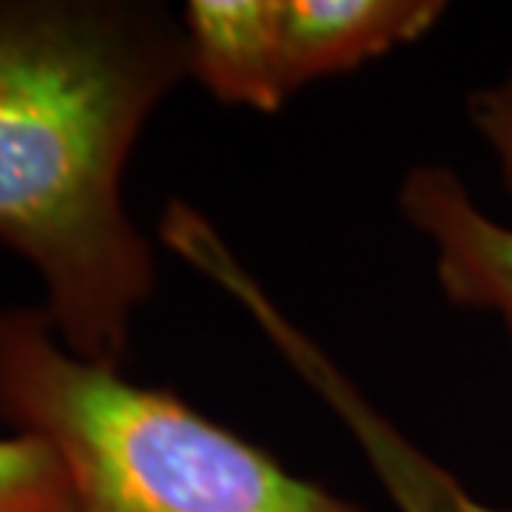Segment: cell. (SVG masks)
<instances>
[{
  "mask_svg": "<svg viewBox=\"0 0 512 512\" xmlns=\"http://www.w3.org/2000/svg\"><path fill=\"white\" fill-rule=\"evenodd\" d=\"M188 80L154 0H0V245L43 285L63 345L123 367L157 259L123 197L143 128Z\"/></svg>",
  "mask_w": 512,
  "mask_h": 512,
  "instance_id": "obj_1",
  "label": "cell"
},
{
  "mask_svg": "<svg viewBox=\"0 0 512 512\" xmlns=\"http://www.w3.org/2000/svg\"><path fill=\"white\" fill-rule=\"evenodd\" d=\"M0 421L55 450L69 512H367L171 390L72 353L43 308H0Z\"/></svg>",
  "mask_w": 512,
  "mask_h": 512,
  "instance_id": "obj_2",
  "label": "cell"
},
{
  "mask_svg": "<svg viewBox=\"0 0 512 512\" xmlns=\"http://www.w3.org/2000/svg\"><path fill=\"white\" fill-rule=\"evenodd\" d=\"M444 12L439 0H191L188 80L222 106L274 114L316 80L430 35Z\"/></svg>",
  "mask_w": 512,
  "mask_h": 512,
  "instance_id": "obj_3",
  "label": "cell"
},
{
  "mask_svg": "<svg viewBox=\"0 0 512 512\" xmlns=\"http://www.w3.org/2000/svg\"><path fill=\"white\" fill-rule=\"evenodd\" d=\"M194 271L228 293L254 319L296 379L348 430L396 512H512L484 504L444 464L407 439L396 421L387 419L333 362L328 350L276 305L225 239L202 245L194 256Z\"/></svg>",
  "mask_w": 512,
  "mask_h": 512,
  "instance_id": "obj_4",
  "label": "cell"
},
{
  "mask_svg": "<svg viewBox=\"0 0 512 512\" xmlns=\"http://www.w3.org/2000/svg\"><path fill=\"white\" fill-rule=\"evenodd\" d=\"M407 225L433 254L447 302L495 316L512 342V228L490 217L453 168L413 165L399 188Z\"/></svg>",
  "mask_w": 512,
  "mask_h": 512,
  "instance_id": "obj_5",
  "label": "cell"
},
{
  "mask_svg": "<svg viewBox=\"0 0 512 512\" xmlns=\"http://www.w3.org/2000/svg\"><path fill=\"white\" fill-rule=\"evenodd\" d=\"M0 512H69V484L55 450L37 436L0 439Z\"/></svg>",
  "mask_w": 512,
  "mask_h": 512,
  "instance_id": "obj_6",
  "label": "cell"
},
{
  "mask_svg": "<svg viewBox=\"0 0 512 512\" xmlns=\"http://www.w3.org/2000/svg\"><path fill=\"white\" fill-rule=\"evenodd\" d=\"M467 117L512 197V72L478 86L467 100Z\"/></svg>",
  "mask_w": 512,
  "mask_h": 512,
  "instance_id": "obj_7",
  "label": "cell"
}]
</instances>
